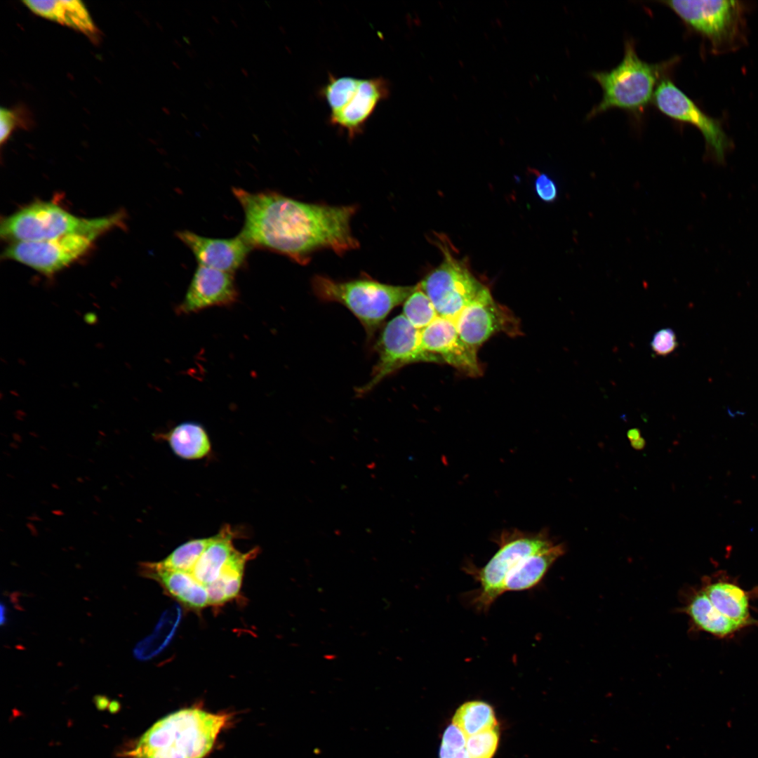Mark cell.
<instances>
[{
    "label": "cell",
    "instance_id": "d6a6232c",
    "mask_svg": "<svg viewBox=\"0 0 758 758\" xmlns=\"http://www.w3.org/2000/svg\"><path fill=\"white\" fill-rule=\"evenodd\" d=\"M650 345L656 354L666 356L674 352L678 346V342L674 331L670 328H665L653 334Z\"/></svg>",
    "mask_w": 758,
    "mask_h": 758
},
{
    "label": "cell",
    "instance_id": "7dc6e473",
    "mask_svg": "<svg viewBox=\"0 0 758 758\" xmlns=\"http://www.w3.org/2000/svg\"><path fill=\"white\" fill-rule=\"evenodd\" d=\"M230 21L235 27H238V24L234 19H231Z\"/></svg>",
    "mask_w": 758,
    "mask_h": 758
},
{
    "label": "cell",
    "instance_id": "6da1fadb",
    "mask_svg": "<svg viewBox=\"0 0 758 758\" xmlns=\"http://www.w3.org/2000/svg\"><path fill=\"white\" fill-rule=\"evenodd\" d=\"M232 192L244 213L239 234L252 249L306 265L318 251L342 255L359 247L350 225L357 210L354 205L308 204L271 190L250 192L233 187Z\"/></svg>",
    "mask_w": 758,
    "mask_h": 758
},
{
    "label": "cell",
    "instance_id": "91938a15",
    "mask_svg": "<svg viewBox=\"0 0 758 758\" xmlns=\"http://www.w3.org/2000/svg\"><path fill=\"white\" fill-rule=\"evenodd\" d=\"M248 108L251 109V112H255L254 109L251 106H248Z\"/></svg>",
    "mask_w": 758,
    "mask_h": 758
},
{
    "label": "cell",
    "instance_id": "7c38bea8",
    "mask_svg": "<svg viewBox=\"0 0 758 758\" xmlns=\"http://www.w3.org/2000/svg\"><path fill=\"white\" fill-rule=\"evenodd\" d=\"M454 323L462 340L475 349L497 333L515 335L520 331L515 317L493 300L487 287L459 314Z\"/></svg>",
    "mask_w": 758,
    "mask_h": 758
},
{
    "label": "cell",
    "instance_id": "f5cc1de1",
    "mask_svg": "<svg viewBox=\"0 0 758 758\" xmlns=\"http://www.w3.org/2000/svg\"><path fill=\"white\" fill-rule=\"evenodd\" d=\"M181 115L185 119L188 120V117L185 114L182 112Z\"/></svg>",
    "mask_w": 758,
    "mask_h": 758
},
{
    "label": "cell",
    "instance_id": "680465c9",
    "mask_svg": "<svg viewBox=\"0 0 758 758\" xmlns=\"http://www.w3.org/2000/svg\"><path fill=\"white\" fill-rule=\"evenodd\" d=\"M185 132H186V133H187V134H189L190 135H192L191 132H190V131H189L188 129H186V130H185Z\"/></svg>",
    "mask_w": 758,
    "mask_h": 758
},
{
    "label": "cell",
    "instance_id": "4dcf8cb0",
    "mask_svg": "<svg viewBox=\"0 0 758 758\" xmlns=\"http://www.w3.org/2000/svg\"><path fill=\"white\" fill-rule=\"evenodd\" d=\"M28 111L22 107H1L0 110V142L2 145L17 128L27 129L32 124Z\"/></svg>",
    "mask_w": 758,
    "mask_h": 758
},
{
    "label": "cell",
    "instance_id": "9f6ffc18",
    "mask_svg": "<svg viewBox=\"0 0 758 758\" xmlns=\"http://www.w3.org/2000/svg\"><path fill=\"white\" fill-rule=\"evenodd\" d=\"M243 98L246 102L249 101V98L246 95H244Z\"/></svg>",
    "mask_w": 758,
    "mask_h": 758
},
{
    "label": "cell",
    "instance_id": "d6986e66",
    "mask_svg": "<svg viewBox=\"0 0 758 758\" xmlns=\"http://www.w3.org/2000/svg\"><path fill=\"white\" fill-rule=\"evenodd\" d=\"M565 551L564 545H553L527 558L506 578L503 585V594L507 592L527 590L538 585L551 566Z\"/></svg>",
    "mask_w": 758,
    "mask_h": 758
},
{
    "label": "cell",
    "instance_id": "d590c367",
    "mask_svg": "<svg viewBox=\"0 0 758 758\" xmlns=\"http://www.w3.org/2000/svg\"><path fill=\"white\" fill-rule=\"evenodd\" d=\"M631 446L637 450H641L644 448L646 441L644 438L640 437L636 440L630 441Z\"/></svg>",
    "mask_w": 758,
    "mask_h": 758
},
{
    "label": "cell",
    "instance_id": "7bdbcfd3",
    "mask_svg": "<svg viewBox=\"0 0 758 758\" xmlns=\"http://www.w3.org/2000/svg\"><path fill=\"white\" fill-rule=\"evenodd\" d=\"M204 107L208 112H210L211 111L210 106L206 104V103L204 104Z\"/></svg>",
    "mask_w": 758,
    "mask_h": 758
},
{
    "label": "cell",
    "instance_id": "ab89813d",
    "mask_svg": "<svg viewBox=\"0 0 758 758\" xmlns=\"http://www.w3.org/2000/svg\"><path fill=\"white\" fill-rule=\"evenodd\" d=\"M206 81L211 86V88H213L214 86V82L211 78H207Z\"/></svg>",
    "mask_w": 758,
    "mask_h": 758
},
{
    "label": "cell",
    "instance_id": "7a4b0ae2",
    "mask_svg": "<svg viewBox=\"0 0 758 758\" xmlns=\"http://www.w3.org/2000/svg\"><path fill=\"white\" fill-rule=\"evenodd\" d=\"M230 715L197 707L172 712L154 723L128 752L131 758H204Z\"/></svg>",
    "mask_w": 758,
    "mask_h": 758
},
{
    "label": "cell",
    "instance_id": "44dd1931",
    "mask_svg": "<svg viewBox=\"0 0 758 758\" xmlns=\"http://www.w3.org/2000/svg\"><path fill=\"white\" fill-rule=\"evenodd\" d=\"M256 552L257 550H252L244 553L234 549L218 578L206 586L209 605L222 604L239 594L245 565Z\"/></svg>",
    "mask_w": 758,
    "mask_h": 758
},
{
    "label": "cell",
    "instance_id": "94428289",
    "mask_svg": "<svg viewBox=\"0 0 758 758\" xmlns=\"http://www.w3.org/2000/svg\"><path fill=\"white\" fill-rule=\"evenodd\" d=\"M241 15L243 16V18H244V19H246V20L247 19V18H246V15H244V14L243 13H241Z\"/></svg>",
    "mask_w": 758,
    "mask_h": 758
},
{
    "label": "cell",
    "instance_id": "cb8c5ba5",
    "mask_svg": "<svg viewBox=\"0 0 758 758\" xmlns=\"http://www.w3.org/2000/svg\"><path fill=\"white\" fill-rule=\"evenodd\" d=\"M173 452L188 460L199 459L211 451V442L204 428L193 422L182 423L173 428L166 437Z\"/></svg>",
    "mask_w": 758,
    "mask_h": 758
},
{
    "label": "cell",
    "instance_id": "8fae6325",
    "mask_svg": "<svg viewBox=\"0 0 758 758\" xmlns=\"http://www.w3.org/2000/svg\"><path fill=\"white\" fill-rule=\"evenodd\" d=\"M96 238L72 234L48 240L13 242L6 248L3 257L50 276L84 255Z\"/></svg>",
    "mask_w": 758,
    "mask_h": 758
},
{
    "label": "cell",
    "instance_id": "681fc988",
    "mask_svg": "<svg viewBox=\"0 0 758 758\" xmlns=\"http://www.w3.org/2000/svg\"><path fill=\"white\" fill-rule=\"evenodd\" d=\"M191 50H192V53H193V54H194V57H197V56H198V53L197 52V51H196V50H194V48H192V49H191Z\"/></svg>",
    "mask_w": 758,
    "mask_h": 758
},
{
    "label": "cell",
    "instance_id": "e575fe53",
    "mask_svg": "<svg viewBox=\"0 0 758 758\" xmlns=\"http://www.w3.org/2000/svg\"><path fill=\"white\" fill-rule=\"evenodd\" d=\"M627 436L629 440L630 441H634V440H636V439L640 438L641 437V433H640V431L637 428H632V429H630L627 432Z\"/></svg>",
    "mask_w": 758,
    "mask_h": 758
},
{
    "label": "cell",
    "instance_id": "2e32d148",
    "mask_svg": "<svg viewBox=\"0 0 758 758\" xmlns=\"http://www.w3.org/2000/svg\"><path fill=\"white\" fill-rule=\"evenodd\" d=\"M390 95V84L383 77L361 79L357 91L340 110L330 114L331 125L343 130L350 139L361 134L377 106Z\"/></svg>",
    "mask_w": 758,
    "mask_h": 758
},
{
    "label": "cell",
    "instance_id": "4316f807",
    "mask_svg": "<svg viewBox=\"0 0 758 758\" xmlns=\"http://www.w3.org/2000/svg\"><path fill=\"white\" fill-rule=\"evenodd\" d=\"M213 539L214 536L189 540L175 549L162 561L153 564L161 568L191 573L201 555Z\"/></svg>",
    "mask_w": 758,
    "mask_h": 758
},
{
    "label": "cell",
    "instance_id": "ffe728a7",
    "mask_svg": "<svg viewBox=\"0 0 758 758\" xmlns=\"http://www.w3.org/2000/svg\"><path fill=\"white\" fill-rule=\"evenodd\" d=\"M234 532L230 526L222 528L214 536L192 569L191 574L204 586L215 581L229 557L234 550Z\"/></svg>",
    "mask_w": 758,
    "mask_h": 758
},
{
    "label": "cell",
    "instance_id": "484cf974",
    "mask_svg": "<svg viewBox=\"0 0 758 758\" xmlns=\"http://www.w3.org/2000/svg\"><path fill=\"white\" fill-rule=\"evenodd\" d=\"M452 721L466 737L498 727L492 706L480 700L468 701L461 705Z\"/></svg>",
    "mask_w": 758,
    "mask_h": 758
},
{
    "label": "cell",
    "instance_id": "9a60e30c",
    "mask_svg": "<svg viewBox=\"0 0 758 758\" xmlns=\"http://www.w3.org/2000/svg\"><path fill=\"white\" fill-rule=\"evenodd\" d=\"M175 236L192 252L198 265L234 274L246 265L251 246L239 234L228 239L210 238L189 230Z\"/></svg>",
    "mask_w": 758,
    "mask_h": 758
},
{
    "label": "cell",
    "instance_id": "8992f818",
    "mask_svg": "<svg viewBox=\"0 0 758 758\" xmlns=\"http://www.w3.org/2000/svg\"><path fill=\"white\" fill-rule=\"evenodd\" d=\"M498 544V550L483 567L470 564L465 568L479 584L470 595L471 605L479 611H488L503 594L506 578L528 557L554 545L545 532L525 533L518 531L503 533Z\"/></svg>",
    "mask_w": 758,
    "mask_h": 758
},
{
    "label": "cell",
    "instance_id": "7402d4cb",
    "mask_svg": "<svg viewBox=\"0 0 758 758\" xmlns=\"http://www.w3.org/2000/svg\"><path fill=\"white\" fill-rule=\"evenodd\" d=\"M684 611L698 628L718 637L728 636L743 627L719 612L703 590L691 597Z\"/></svg>",
    "mask_w": 758,
    "mask_h": 758
},
{
    "label": "cell",
    "instance_id": "ba28073f",
    "mask_svg": "<svg viewBox=\"0 0 758 758\" xmlns=\"http://www.w3.org/2000/svg\"><path fill=\"white\" fill-rule=\"evenodd\" d=\"M440 247L442 262L418 285L430 299L438 315L454 321L486 287L446 246Z\"/></svg>",
    "mask_w": 758,
    "mask_h": 758
},
{
    "label": "cell",
    "instance_id": "8d00e7d4",
    "mask_svg": "<svg viewBox=\"0 0 758 758\" xmlns=\"http://www.w3.org/2000/svg\"><path fill=\"white\" fill-rule=\"evenodd\" d=\"M185 53L190 58L193 59L194 58V55L191 49L186 48Z\"/></svg>",
    "mask_w": 758,
    "mask_h": 758
},
{
    "label": "cell",
    "instance_id": "d4e9b609",
    "mask_svg": "<svg viewBox=\"0 0 758 758\" xmlns=\"http://www.w3.org/2000/svg\"><path fill=\"white\" fill-rule=\"evenodd\" d=\"M180 617L181 611L178 606H173L164 611L154 632L136 645L135 657L147 660L159 654L173 637Z\"/></svg>",
    "mask_w": 758,
    "mask_h": 758
},
{
    "label": "cell",
    "instance_id": "11a10c76",
    "mask_svg": "<svg viewBox=\"0 0 758 758\" xmlns=\"http://www.w3.org/2000/svg\"><path fill=\"white\" fill-rule=\"evenodd\" d=\"M163 109H164V111L165 112V113H166L167 114H170V111H169V109H166V108H164Z\"/></svg>",
    "mask_w": 758,
    "mask_h": 758
},
{
    "label": "cell",
    "instance_id": "4fadbf2b",
    "mask_svg": "<svg viewBox=\"0 0 758 758\" xmlns=\"http://www.w3.org/2000/svg\"><path fill=\"white\" fill-rule=\"evenodd\" d=\"M420 331L423 349L438 357L442 363L470 376L481 373L477 349L462 340L453 321L438 316Z\"/></svg>",
    "mask_w": 758,
    "mask_h": 758
},
{
    "label": "cell",
    "instance_id": "e0dca14e",
    "mask_svg": "<svg viewBox=\"0 0 758 758\" xmlns=\"http://www.w3.org/2000/svg\"><path fill=\"white\" fill-rule=\"evenodd\" d=\"M22 4L33 13L71 27L89 37L98 29L85 4L79 0H26Z\"/></svg>",
    "mask_w": 758,
    "mask_h": 758
},
{
    "label": "cell",
    "instance_id": "603a6c76",
    "mask_svg": "<svg viewBox=\"0 0 758 758\" xmlns=\"http://www.w3.org/2000/svg\"><path fill=\"white\" fill-rule=\"evenodd\" d=\"M703 591L723 615L742 626L748 623V597L740 587L730 583L717 582L707 585Z\"/></svg>",
    "mask_w": 758,
    "mask_h": 758
},
{
    "label": "cell",
    "instance_id": "52a82bcc",
    "mask_svg": "<svg viewBox=\"0 0 758 758\" xmlns=\"http://www.w3.org/2000/svg\"><path fill=\"white\" fill-rule=\"evenodd\" d=\"M692 29L706 37L714 51L734 48L741 38L744 6L741 1H662Z\"/></svg>",
    "mask_w": 758,
    "mask_h": 758
},
{
    "label": "cell",
    "instance_id": "83f0119b",
    "mask_svg": "<svg viewBox=\"0 0 758 758\" xmlns=\"http://www.w3.org/2000/svg\"><path fill=\"white\" fill-rule=\"evenodd\" d=\"M361 79L329 74L327 83L320 90V95L329 107L330 114L340 110L350 102L357 91Z\"/></svg>",
    "mask_w": 758,
    "mask_h": 758
},
{
    "label": "cell",
    "instance_id": "1f68e13d",
    "mask_svg": "<svg viewBox=\"0 0 758 758\" xmlns=\"http://www.w3.org/2000/svg\"><path fill=\"white\" fill-rule=\"evenodd\" d=\"M466 741V736L458 727L449 725L442 736L439 758H469Z\"/></svg>",
    "mask_w": 758,
    "mask_h": 758
},
{
    "label": "cell",
    "instance_id": "74e56055",
    "mask_svg": "<svg viewBox=\"0 0 758 758\" xmlns=\"http://www.w3.org/2000/svg\"><path fill=\"white\" fill-rule=\"evenodd\" d=\"M182 39L187 44L192 45V41H191V39H190V38L189 36H183Z\"/></svg>",
    "mask_w": 758,
    "mask_h": 758
},
{
    "label": "cell",
    "instance_id": "bcb514c9",
    "mask_svg": "<svg viewBox=\"0 0 758 758\" xmlns=\"http://www.w3.org/2000/svg\"><path fill=\"white\" fill-rule=\"evenodd\" d=\"M172 63L178 69H180V65L175 61H172Z\"/></svg>",
    "mask_w": 758,
    "mask_h": 758
},
{
    "label": "cell",
    "instance_id": "c3c4849f",
    "mask_svg": "<svg viewBox=\"0 0 758 758\" xmlns=\"http://www.w3.org/2000/svg\"><path fill=\"white\" fill-rule=\"evenodd\" d=\"M208 31L209 32V33H210L211 34H212V35H214V34H215V32H214V31H213V29H211V27H208Z\"/></svg>",
    "mask_w": 758,
    "mask_h": 758
},
{
    "label": "cell",
    "instance_id": "30bf717a",
    "mask_svg": "<svg viewBox=\"0 0 758 758\" xmlns=\"http://www.w3.org/2000/svg\"><path fill=\"white\" fill-rule=\"evenodd\" d=\"M653 100L663 114L698 128L704 137L708 152L717 162L724 163L731 142L717 119L703 112L670 79L660 81Z\"/></svg>",
    "mask_w": 758,
    "mask_h": 758
},
{
    "label": "cell",
    "instance_id": "5b68a950",
    "mask_svg": "<svg viewBox=\"0 0 758 758\" xmlns=\"http://www.w3.org/2000/svg\"><path fill=\"white\" fill-rule=\"evenodd\" d=\"M311 284L320 300L346 307L371 338L391 311L404 303L415 288V286L390 285L371 278L338 281L322 275L314 276Z\"/></svg>",
    "mask_w": 758,
    "mask_h": 758
},
{
    "label": "cell",
    "instance_id": "836d02e7",
    "mask_svg": "<svg viewBox=\"0 0 758 758\" xmlns=\"http://www.w3.org/2000/svg\"><path fill=\"white\" fill-rule=\"evenodd\" d=\"M537 196L544 202H554L558 197V188L555 181L546 173L537 175L535 183Z\"/></svg>",
    "mask_w": 758,
    "mask_h": 758
},
{
    "label": "cell",
    "instance_id": "ee69618b",
    "mask_svg": "<svg viewBox=\"0 0 758 758\" xmlns=\"http://www.w3.org/2000/svg\"><path fill=\"white\" fill-rule=\"evenodd\" d=\"M184 10H185V13H187V14L188 15H192V11H190V10L189 8H184Z\"/></svg>",
    "mask_w": 758,
    "mask_h": 758
},
{
    "label": "cell",
    "instance_id": "9c48e42d",
    "mask_svg": "<svg viewBox=\"0 0 758 758\" xmlns=\"http://www.w3.org/2000/svg\"><path fill=\"white\" fill-rule=\"evenodd\" d=\"M420 331L402 314L386 324L375 345L378 361L371 380L359 388V395L367 393L386 377L406 365L420 361L442 363L438 357L423 349Z\"/></svg>",
    "mask_w": 758,
    "mask_h": 758
},
{
    "label": "cell",
    "instance_id": "f35d334b",
    "mask_svg": "<svg viewBox=\"0 0 758 758\" xmlns=\"http://www.w3.org/2000/svg\"><path fill=\"white\" fill-rule=\"evenodd\" d=\"M241 71L242 74H244V76H245L246 77H248V72L247 69H246L245 68H243V67H241Z\"/></svg>",
    "mask_w": 758,
    "mask_h": 758
},
{
    "label": "cell",
    "instance_id": "3957f363",
    "mask_svg": "<svg viewBox=\"0 0 758 758\" xmlns=\"http://www.w3.org/2000/svg\"><path fill=\"white\" fill-rule=\"evenodd\" d=\"M675 62L672 58L660 63L647 62L638 56L634 42L627 40L623 58L616 67L591 73L601 88L602 98L589 112L587 119L614 108L643 112L653 100L658 81Z\"/></svg>",
    "mask_w": 758,
    "mask_h": 758
},
{
    "label": "cell",
    "instance_id": "60d3db41",
    "mask_svg": "<svg viewBox=\"0 0 758 758\" xmlns=\"http://www.w3.org/2000/svg\"><path fill=\"white\" fill-rule=\"evenodd\" d=\"M173 42H174V44L176 45L178 47H182V44H180V42L178 39H174Z\"/></svg>",
    "mask_w": 758,
    "mask_h": 758
},
{
    "label": "cell",
    "instance_id": "f546056e",
    "mask_svg": "<svg viewBox=\"0 0 758 758\" xmlns=\"http://www.w3.org/2000/svg\"><path fill=\"white\" fill-rule=\"evenodd\" d=\"M498 727L467 737L469 758H492L498 745Z\"/></svg>",
    "mask_w": 758,
    "mask_h": 758
},
{
    "label": "cell",
    "instance_id": "f6af8a7d",
    "mask_svg": "<svg viewBox=\"0 0 758 758\" xmlns=\"http://www.w3.org/2000/svg\"><path fill=\"white\" fill-rule=\"evenodd\" d=\"M237 5L242 11H245V8L244 7L242 4H241L240 2H238Z\"/></svg>",
    "mask_w": 758,
    "mask_h": 758
},
{
    "label": "cell",
    "instance_id": "816d5d0a",
    "mask_svg": "<svg viewBox=\"0 0 758 758\" xmlns=\"http://www.w3.org/2000/svg\"><path fill=\"white\" fill-rule=\"evenodd\" d=\"M202 126L204 127L205 129H206V130L209 129L208 126L206 123H204V122L202 123Z\"/></svg>",
    "mask_w": 758,
    "mask_h": 758
},
{
    "label": "cell",
    "instance_id": "f907efd6",
    "mask_svg": "<svg viewBox=\"0 0 758 758\" xmlns=\"http://www.w3.org/2000/svg\"><path fill=\"white\" fill-rule=\"evenodd\" d=\"M204 85H205V86H206V87L207 88H208V89H211V88H211V86H210V85L208 84V83L207 81H205V82H204Z\"/></svg>",
    "mask_w": 758,
    "mask_h": 758
},
{
    "label": "cell",
    "instance_id": "b9f144b4",
    "mask_svg": "<svg viewBox=\"0 0 758 758\" xmlns=\"http://www.w3.org/2000/svg\"><path fill=\"white\" fill-rule=\"evenodd\" d=\"M211 18H212V19H213V20H214V21H215V22H216L217 24H219V23H220V20H219V19L218 18V17H216L215 15H211Z\"/></svg>",
    "mask_w": 758,
    "mask_h": 758
},
{
    "label": "cell",
    "instance_id": "5bb4252c",
    "mask_svg": "<svg viewBox=\"0 0 758 758\" xmlns=\"http://www.w3.org/2000/svg\"><path fill=\"white\" fill-rule=\"evenodd\" d=\"M238 298L234 274L198 265L177 310L189 314L212 307L229 306Z\"/></svg>",
    "mask_w": 758,
    "mask_h": 758
},
{
    "label": "cell",
    "instance_id": "ac0fdd59",
    "mask_svg": "<svg viewBox=\"0 0 758 758\" xmlns=\"http://www.w3.org/2000/svg\"><path fill=\"white\" fill-rule=\"evenodd\" d=\"M142 569L147 577L156 580L170 595L185 606L200 609L209 605L206 586L191 573L161 568L153 563L145 564Z\"/></svg>",
    "mask_w": 758,
    "mask_h": 758
},
{
    "label": "cell",
    "instance_id": "277c9868",
    "mask_svg": "<svg viewBox=\"0 0 758 758\" xmlns=\"http://www.w3.org/2000/svg\"><path fill=\"white\" fill-rule=\"evenodd\" d=\"M122 219L121 213L82 218L55 203L36 201L3 219L0 234L13 242L48 240L72 234L98 237L120 225Z\"/></svg>",
    "mask_w": 758,
    "mask_h": 758
},
{
    "label": "cell",
    "instance_id": "6f0895ef",
    "mask_svg": "<svg viewBox=\"0 0 758 758\" xmlns=\"http://www.w3.org/2000/svg\"><path fill=\"white\" fill-rule=\"evenodd\" d=\"M218 114L220 117V118L224 119V116L220 112H218Z\"/></svg>",
    "mask_w": 758,
    "mask_h": 758
},
{
    "label": "cell",
    "instance_id": "db71d44e",
    "mask_svg": "<svg viewBox=\"0 0 758 758\" xmlns=\"http://www.w3.org/2000/svg\"><path fill=\"white\" fill-rule=\"evenodd\" d=\"M251 74H252V75H253L255 77L258 76L257 72L255 71H254V70L251 71Z\"/></svg>",
    "mask_w": 758,
    "mask_h": 758
},
{
    "label": "cell",
    "instance_id": "f1b7e54d",
    "mask_svg": "<svg viewBox=\"0 0 758 758\" xmlns=\"http://www.w3.org/2000/svg\"><path fill=\"white\" fill-rule=\"evenodd\" d=\"M402 314L419 330L427 327L439 316L432 301L418 284L404 301Z\"/></svg>",
    "mask_w": 758,
    "mask_h": 758
}]
</instances>
